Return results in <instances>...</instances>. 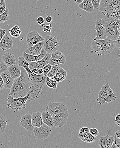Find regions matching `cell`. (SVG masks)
<instances>
[{
	"label": "cell",
	"instance_id": "53",
	"mask_svg": "<svg viewBox=\"0 0 120 148\" xmlns=\"http://www.w3.org/2000/svg\"><path fill=\"white\" fill-rule=\"evenodd\" d=\"M115 137H117V138H120V131L119 130L117 131V132H115Z\"/></svg>",
	"mask_w": 120,
	"mask_h": 148
},
{
	"label": "cell",
	"instance_id": "44",
	"mask_svg": "<svg viewBox=\"0 0 120 148\" xmlns=\"http://www.w3.org/2000/svg\"><path fill=\"white\" fill-rule=\"evenodd\" d=\"M115 124L119 126H120V114H118L115 117Z\"/></svg>",
	"mask_w": 120,
	"mask_h": 148
},
{
	"label": "cell",
	"instance_id": "34",
	"mask_svg": "<svg viewBox=\"0 0 120 148\" xmlns=\"http://www.w3.org/2000/svg\"><path fill=\"white\" fill-rule=\"evenodd\" d=\"M9 18V12L8 9H6L5 12L0 15V23H4Z\"/></svg>",
	"mask_w": 120,
	"mask_h": 148
},
{
	"label": "cell",
	"instance_id": "11",
	"mask_svg": "<svg viewBox=\"0 0 120 148\" xmlns=\"http://www.w3.org/2000/svg\"><path fill=\"white\" fill-rule=\"evenodd\" d=\"M26 42L29 47H32L41 42L43 41L44 38L41 36L36 31L30 32L26 36Z\"/></svg>",
	"mask_w": 120,
	"mask_h": 148
},
{
	"label": "cell",
	"instance_id": "4",
	"mask_svg": "<svg viewBox=\"0 0 120 148\" xmlns=\"http://www.w3.org/2000/svg\"><path fill=\"white\" fill-rule=\"evenodd\" d=\"M120 0H100L98 10L107 17L115 12H120Z\"/></svg>",
	"mask_w": 120,
	"mask_h": 148
},
{
	"label": "cell",
	"instance_id": "8",
	"mask_svg": "<svg viewBox=\"0 0 120 148\" xmlns=\"http://www.w3.org/2000/svg\"><path fill=\"white\" fill-rule=\"evenodd\" d=\"M46 110L51 114H69L67 107L61 102H53L50 101L46 108Z\"/></svg>",
	"mask_w": 120,
	"mask_h": 148
},
{
	"label": "cell",
	"instance_id": "47",
	"mask_svg": "<svg viewBox=\"0 0 120 148\" xmlns=\"http://www.w3.org/2000/svg\"><path fill=\"white\" fill-rule=\"evenodd\" d=\"M3 88H4V83H3L2 78L0 75V90H1Z\"/></svg>",
	"mask_w": 120,
	"mask_h": 148
},
{
	"label": "cell",
	"instance_id": "2",
	"mask_svg": "<svg viewBox=\"0 0 120 148\" xmlns=\"http://www.w3.org/2000/svg\"><path fill=\"white\" fill-rule=\"evenodd\" d=\"M92 48L98 56L110 54L115 48L114 41L108 38L104 40L93 39L91 42Z\"/></svg>",
	"mask_w": 120,
	"mask_h": 148
},
{
	"label": "cell",
	"instance_id": "27",
	"mask_svg": "<svg viewBox=\"0 0 120 148\" xmlns=\"http://www.w3.org/2000/svg\"><path fill=\"white\" fill-rule=\"evenodd\" d=\"M79 7L81 9L89 13L92 12L94 10L91 0H83L82 2L79 4Z\"/></svg>",
	"mask_w": 120,
	"mask_h": 148
},
{
	"label": "cell",
	"instance_id": "36",
	"mask_svg": "<svg viewBox=\"0 0 120 148\" xmlns=\"http://www.w3.org/2000/svg\"><path fill=\"white\" fill-rule=\"evenodd\" d=\"M111 148H120V138L114 136V141Z\"/></svg>",
	"mask_w": 120,
	"mask_h": 148
},
{
	"label": "cell",
	"instance_id": "48",
	"mask_svg": "<svg viewBox=\"0 0 120 148\" xmlns=\"http://www.w3.org/2000/svg\"><path fill=\"white\" fill-rule=\"evenodd\" d=\"M6 10V7H2V6H0V15L3 14V12H5Z\"/></svg>",
	"mask_w": 120,
	"mask_h": 148
},
{
	"label": "cell",
	"instance_id": "17",
	"mask_svg": "<svg viewBox=\"0 0 120 148\" xmlns=\"http://www.w3.org/2000/svg\"><path fill=\"white\" fill-rule=\"evenodd\" d=\"M47 53V52L43 48L42 49L41 53L39 55L35 56V55H31V54L26 53L25 51H24L23 52L22 57L24 58V59L26 61L29 62V63L30 62H35L42 59L45 57Z\"/></svg>",
	"mask_w": 120,
	"mask_h": 148
},
{
	"label": "cell",
	"instance_id": "46",
	"mask_svg": "<svg viewBox=\"0 0 120 148\" xmlns=\"http://www.w3.org/2000/svg\"><path fill=\"white\" fill-rule=\"evenodd\" d=\"M120 36L116 40L114 41L115 45V47H117L118 49H120Z\"/></svg>",
	"mask_w": 120,
	"mask_h": 148
},
{
	"label": "cell",
	"instance_id": "1",
	"mask_svg": "<svg viewBox=\"0 0 120 148\" xmlns=\"http://www.w3.org/2000/svg\"><path fill=\"white\" fill-rule=\"evenodd\" d=\"M20 69L21 75L19 77L14 80L10 88L9 95L14 98L25 97L34 86L24 69L20 67Z\"/></svg>",
	"mask_w": 120,
	"mask_h": 148
},
{
	"label": "cell",
	"instance_id": "24",
	"mask_svg": "<svg viewBox=\"0 0 120 148\" xmlns=\"http://www.w3.org/2000/svg\"><path fill=\"white\" fill-rule=\"evenodd\" d=\"M1 59L8 67L16 64V58L14 54L10 52H7L4 53Z\"/></svg>",
	"mask_w": 120,
	"mask_h": 148
},
{
	"label": "cell",
	"instance_id": "3",
	"mask_svg": "<svg viewBox=\"0 0 120 148\" xmlns=\"http://www.w3.org/2000/svg\"><path fill=\"white\" fill-rule=\"evenodd\" d=\"M106 37L115 41L120 36V17H108L105 20Z\"/></svg>",
	"mask_w": 120,
	"mask_h": 148
},
{
	"label": "cell",
	"instance_id": "13",
	"mask_svg": "<svg viewBox=\"0 0 120 148\" xmlns=\"http://www.w3.org/2000/svg\"><path fill=\"white\" fill-rule=\"evenodd\" d=\"M52 54L51 53H46L45 57L41 60L35 62H29V67L30 70H32L33 69L36 68L39 69L40 68H43L47 64H49V60Z\"/></svg>",
	"mask_w": 120,
	"mask_h": 148
},
{
	"label": "cell",
	"instance_id": "43",
	"mask_svg": "<svg viewBox=\"0 0 120 148\" xmlns=\"http://www.w3.org/2000/svg\"><path fill=\"white\" fill-rule=\"evenodd\" d=\"M52 25L51 24H49L48 25H45L43 27V32H51Z\"/></svg>",
	"mask_w": 120,
	"mask_h": 148
},
{
	"label": "cell",
	"instance_id": "18",
	"mask_svg": "<svg viewBox=\"0 0 120 148\" xmlns=\"http://www.w3.org/2000/svg\"><path fill=\"white\" fill-rule=\"evenodd\" d=\"M12 38L7 34H5L0 42V48L3 51L12 49L13 47Z\"/></svg>",
	"mask_w": 120,
	"mask_h": 148
},
{
	"label": "cell",
	"instance_id": "45",
	"mask_svg": "<svg viewBox=\"0 0 120 148\" xmlns=\"http://www.w3.org/2000/svg\"><path fill=\"white\" fill-rule=\"evenodd\" d=\"M6 30L0 28V42H1V40L4 35L6 34Z\"/></svg>",
	"mask_w": 120,
	"mask_h": 148
},
{
	"label": "cell",
	"instance_id": "38",
	"mask_svg": "<svg viewBox=\"0 0 120 148\" xmlns=\"http://www.w3.org/2000/svg\"><path fill=\"white\" fill-rule=\"evenodd\" d=\"M52 66V65L49 64L46 65L45 66L43 67V75L45 76H47V74L50 71L51 69Z\"/></svg>",
	"mask_w": 120,
	"mask_h": 148
},
{
	"label": "cell",
	"instance_id": "19",
	"mask_svg": "<svg viewBox=\"0 0 120 148\" xmlns=\"http://www.w3.org/2000/svg\"><path fill=\"white\" fill-rule=\"evenodd\" d=\"M114 141V137L109 135L101 136L98 141V145L100 148H111Z\"/></svg>",
	"mask_w": 120,
	"mask_h": 148
},
{
	"label": "cell",
	"instance_id": "26",
	"mask_svg": "<svg viewBox=\"0 0 120 148\" xmlns=\"http://www.w3.org/2000/svg\"><path fill=\"white\" fill-rule=\"evenodd\" d=\"M7 71L14 80L19 77L21 75L20 68L16 64L9 67Z\"/></svg>",
	"mask_w": 120,
	"mask_h": 148
},
{
	"label": "cell",
	"instance_id": "6",
	"mask_svg": "<svg viewBox=\"0 0 120 148\" xmlns=\"http://www.w3.org/2000/svg\"><path fill=\"white\" fill-rule=\"evenodd\" d=\"M27 100H28V97L27 95L23 98H14L9 95L6 102L8 108L12 110L15 112L25 109Z\"/></svg>",
	"mask_w": 120,
	"mask_h": 148
},
{
	"label": "cell",
	"instance_id": "23",
	"mask_svg": "<svg viewBox=\"0 0 120 148\" xmlns=\"http://www.w3.org/2000/svg\"><path fill=\"white\" fill-rule=\"evenodd\" d=\"M32 124L34 127H39L43 125L41 113L40 112H35L31 115Z\"/></svg>",
	"mask_w": 120,
	"mask_h": 148
},
{
	"label": "cell",
	"instance_id": "20",
	"mask_svg": "<svg viewBox=\"0 0 120 148\" xmlns=\"http://www.w3.org/2000/svg\"><path fill=\"white\" fill-rule=\"evenodd\" d=\"M0 75L3 80L4 88L10 89L14 83V79L12 77L7 70Z\"/></svg>",
	"mask_w": 120,
	"mask_h": 148
},
{
	"label": "cell",
	"instance_id": "41",
	"mask_svg": "<svg viewBox=\"0 0 120 148\" xmlns=\"http://www.w3.org/2000/svg\"><path fill=\"white\" fill-rule=\"evenodd\" d=\"M93 5V8L95 10H98L100 4V0H91Z\"/></svg>",
	"mask_w": 120,
	"mask_h": 148
},
{
	"label": "cell",
	"instance_id": "51",
	"mask_svg": "<svg viewBox=\"0 0 120 148\" xmlns=\"http://www.w3.org/2000/svg\"><path fill=\"white\" fill-rule=\"evenodd\" d=\"M43 68H40L38 69V75H43Z\"/></svg>",
	"mask_w": 120,
	"mask_h": 148
},
{
	"label": "cell",
	"instance_id": "42",
	"mask_svg": "<svg viewBox=\"0 0 120 148\" xmlns=\"http://www.w3.org/2000/svg\"><path fill=\"white\" fill-rule=\"evenodd\" d=\"M89 132V128L87 127H81L79 130V134H86Z\"/></svg>",
	"mask_w": 120,
	"mask_h": 148
},
{
	"label": "cell",
	"instance_id": "54",
	"mask_svg": "<svg viewBox=\"0 0 120 148\" xmlns=\"http://www.w3.org/2000/svg\"><path fill=\"white\" fill-rule=\"evenodd\" d=\"M74 1L75 2L76 4L79 5V4L82 2L83 0H74Z\"/></svg>",
	"mask_w": 120,
	"mask_h": 148
},
{
	"label": "cell",
	"instance_id": "28",
	"mask_svg": "<svg viewBox=\"0 0 120 148\" xmlns=\"http://www.w3.org/2000/svg\"><path fill=\"white\" fill-rule=\"evenodd\" d=\"M66 76L67 72L64 69L60 68L56 75L53 77V78L58 83L60 82H63L66 78Z\"/></svg>",
	"mask_w": 120,
	"mask_h": 148
},
{
	"label": "cell",
	"instance_id": "12",
	"mask_svg": "<svg viewBox=\"0 0 120 148\" xmlns=\"http://www.w3.org/2000/svg\"><path fill=\"white\" fill-rule=\"evenodd\" d=\"M65 56L62 52L57 51L56 52L52 53L49 64L52 66L59 64H64L66 62Z\"/></svg>",
	"mask_w": 120,
	"mask_h": 148
},
{
	"label": "cell",
	"instance_id": "29",
	"mask_svg": "<svg viewBox=\"0 0 120 148\" xmlns=\"http://www.w3.org/2000/svg\"><path fill=\"white\" fill-rule=\"evenodd\" d=\"M79 137L83 141L88 143L94 142L96 141L97 139L96 137H94V136L90 134L89 132L86 134H81L79 133Z\"/></svg>",
	"mask_w": 120,
	"mask_h": 148
},
{
	"label": "cell",
	"instance_id": "30",
	"mask_svg": "<svg viewBox=\"0 0 120 148\" xmlns=\"http://www.w3.org/2000/svg\"><path fill=\"white\" fill-rule=\"evenodd\" d=\"M9 34L11 36L15 38H18L20 36L21 33V31L20 30L19 26L18 25H15L13 26L12 28H11L9 31Z\"/></svg>",
	"mask_w": 120,
	"mask_h": 148
},
{
	"label": "cell",
	"instance_id": "9",
	"mask_svg": "<svg viewBox=\"0 0 120 148\" xmlns=\"http://www.w3.org/2000/svg\"><path fill=\"white\" fill-rule=\"evenodd\" d=\"M33 131L36 139L40 140H45L50 135L52 129L51 127L43 123L41 127H34Z\"/></svg>",
	"mask_w": 120,
	"mask_h": 148
},
{
	"label": "cell",
	"instance_id": "14",
	"mask_svg": "<svg viewBox=\"0 0 120 148\" xmlns=\"http://www.w3.org/2000/svg\"><path fill=\"white\" fill-rule=\"evenodd\" d=\"M54 126L56 128L63 127L67 122L69 114H51Z\"/></svg>",
	"mask_w": 120,
	"mask_h": 148
},
{
	"label": "cell",
	"instance_id": "25",
	"mask_svg": "<svg viewBox=\"0 0 120 148\" xmlns=\"http://www.w3.org/2000/svg\"><path fill=\"white\" fill-rule=\"evenodd\" d=\"M41 115L43 123L51 128L54 126L52 116L49 112L47 110L43 111Z\"/></svg>",
	"mask_w": 120,
	"mask_h": 148
},
{
	"label": "cell",
	"instance_id": "7",
	"mask_svg": "<svg viewBox=\"0 0 120 148\" xmlns=\"http://www.w3.org/2000/svg\"><path fill=\"white\" fill-rule=\"evenodd\" d=\"M59 45V39L54 36H47L44 38L43 49L47 53L52 54L58 51Z\"/></svg>",
	"mask_w": 120,
	"mask_h": 148
},
{
	"label": "cell",
	"instance_id": "49",
	"mask_svg": "<svg viewBox=\"0 0 120 148\" xmlns=\"http://www.w3.org/2000/svg\"><path fill=\"white\" fill-rule=\"evenodd\" d=\"M52 18L51 16H48L46 17V21L48 23H50L52 21Z\"/></svg>",
	"mask_w": 120,
	"mask_h": 148
},
{
	"label": "cell",
	"instance_id": "21",
	"mask_svg": "<svg viewBox=\"0 0 120 148\" xmlns=\"http://www.w3.org/2000/svg\"><path fill=\"white\" fill-rule=\"evenodd\" d=\"M43 41L39 42L34 46L26 49L25 52L31 55H39L41 53L42 49L43 48Z\"/></svg>",
	"mask_w": 120,
	"mask_h": 148
},
{
	"label": "cell",
	"instance_id": "15",
	"mask_svg": "<svg viewBox=\"0 0 120 148\" xmlns=\"http://www.w3.org/2000/svg\"><path fill=\"white\" fill-rule=\"evenodd\" d=\"M19 124L20 126L24 127L28 132H32L34 127L32 125L31 115L30 114H26L21 117Z\"/></svg>",
	"mask_w": 120,
	"mask_h": 148
},
{
	"label": "cell",
	"instance_id": "50",
	"mask_svg": "<svg viewBox=\"0 0 120 148\" xmlns=\"http://www.w3.org/2000/svg\"><path fill=\"white\" fill-rule=\"evenodd\" d=\"M0 6L6 7V3L5 0H0Z\"/></svg>",
	"mask_w": 120,
	"mask_h": 148
},
{
	"label": "cell",
	"instance_id": "32",
	"mask_svg": "<svg viewBox=\"0 0 120 148\" xmlns=\"http://www.w3.org/2000/svg\"><path fill=\"white\" fill-rule=\"evenodd\" d=\"M45 84L49 88L56 89L57 87L58 82L53 79V77H49L46 76Z\"/></svg>",
	"mask_w": 120,
	"mask_h": 148
},
{
	"label": "cell",
	"instance_id": "35",
	"mask_svg": "<svg viewBox=\"0 0 120 148\" xmlns=\"http://www.w3.org/2000/svg\"><path fill=\"white\" fill-rule=\"evenodd\" d=\"M18 66L22 67L24 68L26 66H29V62L26 61L22 56H20L18 60Z\"/></svg>",
	"mask_w": 120,
	"mask_h": 148
},
{
	"label": "cell",
	"instance_id": "16",
	"mask_svg": "<svg viewBox=\"0 0 120 148\" xmlns=\"http://www.w3.org/2000/svg\"><path fill=\"white\" fill-rule=\"evenodd\" d=\"M29 77L31 82L35 87L42 88L43 86L45 84L46 76L43 75H35L33 73Z\"/></svg>",
	"mask_w": 120,
	"mask_h": 148
},
{
	"label": "cell",
	"instance_id": "10",
	"mask_svg": "<svg viewBox=\"0 0 120 148\" xmlns=\"http://www.w3.org/2000/svg\"><path fill=\"white\" fill-rule=\"evenodd\" d=\"M95 30L97 35L94 39L97 40H102L106 39L105 20L103 18H98L95 22Z\"/></svg>",
	"mask_w": 120,
	"mask_h": 148
},
{
	"label": "cell",
	"instance_id": "31",
	"mask_svg": "<svg viewBox=\"0 0 120 148\" xmlns=\"http://www.w3.org/2000/svg\"><path fill=\"white\" fill-rule=\"evenodd\" d=\"M7 124V121L5 117L0 114V134H2L5 132Z\"/></svg>",
	"mask_w": 120,
	"mask_h": 148
},
{
	"label": "cell",
	"instance_id": "5",
	"mask_svg": "<svg viewBox=\"0 0 120 148\" xmlns=\"http://www.w3.org/2000/svg\"><path fill=\"white\" fill-rule=\"evenodd\" d=\"M117 98V95L114 93L113 90L110 88L109 83H107L102 86L98 92V97L96 101L100 105H103L106 102L110 103L114 101Z\"/></svg>",
	"mask_w": 120,
	"mask_h": 148
},
{
	"label": "cell",
	"instance_id": "39",
	"mask_svg": "<svg viewBox=\"0 0 120 148\" xmlns=\"http://www.w3.org/2000/svg\"><path fill=\"white\" fill-rule=\"evenodd\" d=\"M89 133L94 137H96L98 135H99V132L97 128L93 127V128L89 129Z\"/></svg>",
	"mask_w": 120,
	"mask_h": 148
},
{
	"label": "cell",
	"instance_id": "37",
	"mask_svg": "<svg viewBox=\"0 0 120 148\" xmlns=\"http://www.w3.org/2000/svg\"><path fill=\"white\" fill-rule=\"evenodd\" d=\"M8 67L6 65L2 59H0V75L7 71Z\"/></svg>",
	"mask_w": 120,
	"mask_h": 148
},
{
	"label": "cell",
	"instance_id": "40",
	"mask_svg": "<svg viewBox=\"0 0 120 148\" xmlns=\"http://www.w3.org/2000/svg\"><path fill=\"white\" fill-rule=\"evenodd\" d=\"M45 21V19L42 16L39 17L37 19V23L42 27H44L45 26V24H44Z\"/></svg>",
	"mask_w": 120,
	"mask_h": 148
},
{
	"label": "cell",
	"instance_id": "52",
	"mask_svg": "<svg viewBox=\"0 0 120 148\" xmlns=\"http://www.w3.org/2000/svg\"><path fill=\"white\" fill-rule=\"evenodd\" d=\"M33 73L35 74V75H38V69L36 68H34L31 70Z\"/></svg>",
	"mask_w": 120,
	"mask_h": 148
},
{
	"label": "cell",
	"instance_id": "22",
	"mask_svg": "<svg viewBox=\"0 0 120 148\" xmlns=\"http://www.w3.org/2000/svg\"><path fill=\"white\" fill-rule=\"evenodd\" d=\"M42 94L41 88H38L33 86L27 94L28 97V100L37 99L41 97Z\"/></svg>",
	"mask_w": 120,
	"mask_h": 148
},
{
	"label": "cell",
	"instance_id": "33",
	"mask_svg": "<svg viewBox=\"0 0 120 148\" xmlns=\"http://www.w3.org/2000/svg\"><path fill=\"white\" fill-rule=\"evenodd\" d=\"M60 67L59 66V65H53L52 66L51 69L49 73L47 74L46 76L49 77H54V76L56 75L60 69Z\"/></svg>",
	"mask_w": 120,
	"mask_h": 148
}]
</instances>
